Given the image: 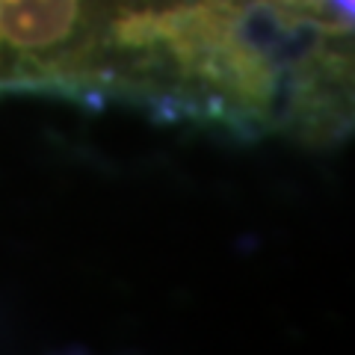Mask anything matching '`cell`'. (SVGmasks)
I'll return each mask as SVG.
<instances>
[{
  "instance_id": "cell-1",
  "label": "cell",
  "mask_w": 355,
  "mask_h": 355,
  "mask_svg": "<svg viewBox=\"0 0 355 355\" xmlns=\"http://www.w3.org/2000/svg\"><path fill=\"white\" fill-rule=\"evenodd\" d=\"M338 6V12H343L347 18H355V0H331Z\"/></svg>"
}]
</instances>
